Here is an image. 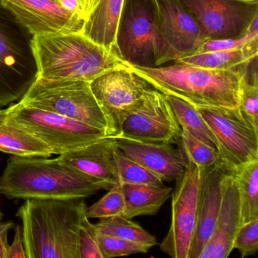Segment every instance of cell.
I'll return each instance as SVG.
<instances>
[{"mask_svg":"<svg viewBox=\"0 0 258 258\" xmlns=\"http://www.w3.org/2000/svg\"><path fill=\"white\" fill-rule=\"evenodd\" d=\"M114 137L117 149L166 182H173L185 170L178 149L169 143H146Z\"/></svg>","mask_w":258,"mask_h":258,"instance_id":"cell-17","label":"cell"},{"mask_svg":"<svg viewBox=\"0 0 258 258\" xmlns=\"http://www.w3.org/2000/svg\"><path fill=\"white\" fill-rule=\"evenodd\" d=\"M15 223L13 221L1 222L0 221V235L8 233L10 229L14 228Z\"/></svg>","mask_w":258,"mask_h":258,"instance_id":"cell-39","label":"cell"},{"mask_svg":"<svg viewBox=\"0 0 258 258\" xmlns=\"http://www.w3.org/2000/svg\"><path fill=\"white\" fill-rule=\"evenodd\" d=\"M125 200L123 216L132 220L140 216H153L170 199L173 188L141 184H120Z\"/></svg>","mask_w":258,"mask_h":258,"instance_id":"cell-21","label":"cell"},{"mask_svg":"<svg viewBox=\"0 0 258 258\" xmlns=\"http://www.w3.org/2000/svg\"><path fill=\"white\" fill-rule=\"evenodd\" d=\"M155 67L198 53L208 39L179 0H155Z\"/></svg>","mask_w":258,"mask_h":258,"instance_id":"cell-10","label":"cell"},{"mask_svg":"<svg viewBox=\"0 0 258 258\" xmlns=\"http://www.w3.org/2000/svg\"><path fill=\"white\" fill-rule=\"evenodd\" d=\"M117 149L114 136H107L81 149L60 155L59 158L92 177L114 185L119 183L114 158Z\"/></svg>","mask_w":258,"mask_h":258,"instance_id":"cell-19","label":"cell"},{"mask_svg":"<svg viewBox=\"0 0 258 258\" xmlns=\"http://www.w3.org/2000/svg\"><path fill=\"white\" fill-rule=\"evenodd\" d=\"M228 172L238 186L241 224L258 219V160Z\"/></svg>","mask_w":258,"mask_h":258,"instance_id":"cell-24","label":"cell"},{"mask_svg":"<svg viewBox=\"0 0 258 258\" xmlns=\"http://www.w3.org/2000/svg\"><path fill=\"white\" fill-rule=\"evenodd\" d=\"M233 248L239 250L242 258L256 253L258 250V219L240 226L234 238Z\"/></svg>","mask_w":258,"mask_h":258,"instance_id":"cell-33","label":"cell"},{"mask_svg":"<svg viewBox=\"0 0 258 258\" xmlns=\"http://www.w3.org/2000/svg\"><path fill=\"white\" fill-rule=\"evenodd\" d=\"M210 40L245 36L258 18V0H179Z\"/></svg>","mask_w":258,"mask_h":258,"instance_id":"cell-13","label":"cell"},{"mask_svg":"<svg viewBox=\"0 0 258 258\" xmlns=\"http://www.w3.org/2000/svg\"><path fill=\"white\" fill-rule=\"evenodd\" d=\"M202 169L188 161L172 191L170 229L160 247L173 258H190L199 214Z\"/></svg>","mask_w":258,"mask_h":258,"instance_id":"cell-11","label":"cell"},{"mask_svg":"<svg viewBox=\"0 0 258 258\" xmlns=\"http://www.w3.org/2000/svg\"><path fill=\"white\" fill-rule=\"evenodd\" d=\"M241 225V203L236 181L226 170L222 179L220 212L214 232L199 258H226L233 250V241Z\"/></svg>","mask_w":258,"mask_h":258,"instance_id":"cell-16","label":"cell"},{"mask_svg":"<svg viewBox=\"0 0 258 258\" xmlns=\"http://www.w3.org/2000/svg\"><path fill=\"white\" fill-rule=\"evenodd\" d=\"M34 35L81 33L85 21L57 0H0Z\"/></svg>","mask_w":258,"mask_h":258,"instance_id":"cell-15","label":"cell"},{"mask_svg":"<svg viewBox=\"0 0 258 258\" xmlns=\"http://www.w3.org/2000/svg\"><path fill=\"white\" fill-rule=\"evenodd\" d=\"M8 233L0 235V258H6L7 249H8V241H7Z\"/></svg>","mask_w":258,"mask_h":258,"instance_id":"cell-38","label":"cell"},{"mask_svg":"<svg viewBox=\"0 0 258 258\" xmlns=\"http://www.w3.org/2000/svg\"><path fill=\"white\" fill-rule=\"evenodd\" d=\"M39 78L91 82L122 64L114 52L96 44L81 33L34 35Z\"/></svg>","mask_w":258,"mask_h":258,"instance_id":"cell-4","label":"cell"},{"mask_svg":"<svg viewBox=\"0 0 258 258\" xmlns=\"http://www.w3.org/2000/svg\"><path fill=\"white\" fill-rule=\"evenodd\" d=\"M227 171L258 160V126L239 108L196 107Z\"/></svg>","mask_w":258,"mask_h":258,"instance_id":"cell-8","label":"cell"},{"mask_svg":"<svg viewBox=\"0 0 258 258\" xmlns=\"http://www.w3.org/2000/svg\"><path fill=\"white\" fill-rule=\"evenodd\" d=\"M90 84L95 97L114 120L117 131L125 117L152 87L123 63L99 75Z\"/></svg>","mask_w":258,"mask_h":258,"instance_id":"cell-14","label":"cell"},{"mask_svg":"<svg viewBox=\"0 0 258 258\" xmlns=\"http://www.w3.org/2000/svg\"><path fill=\"white\" fill-rule=\"evenodd\" d=\"M33 39L0 1V108L19 102L38 78Z\"/></svg>","mask_w":258,"mask_h":258,"instance_id":"cell-5","label":"cell"},{"mask_svg":"<svg viewBox=\"0 0 258 258\" xmlns=\"http://www.w3.org/2000/svg\"><path fill=\"white\" fill-rule=\"evenodd\" d=\"M1 111L3 117L41 140L55 155L81 149L108 136L102 130L19 102Z\"/></svg>","mask_w":258,"mask_h":258,"instance_id":"cell-7","label":"cell"},{"mask_svg":"<svg viewBox=\"0 0 258 258\" xmlns=\"http://www.w3.org/2000/svg\"><path fill=\"white\" fill-rule=\"evenodd\" d=\"M238 108L258 126L257 57L246 64Z\"/></svg>","mask_w":258,"mask_h":258,"instance_id":"cell-29","label":"cell"},{"mask_svg":"<svg viewBox=\"0 0 258 258\" xmlns=\"http://www.w3.org/2000/svg\"><path fill=\"white\" fill-rule=\"evenodd\" d=\"M96 226L98 232L137 243L149 249L158 244L154 235L143 229L139 223L123 216L100 219Z\"/></svg>","mask_w":258,"mask_h":258,"instance_id":"cell-25","label":"cell"},{"mask_svg":"<svg viewBox=\"0 0 258 258\" xmlns=\"http://www.w3.org/2000/svg\"><path fill=\"white\" fill-rule=\"evenodd\" d=\"M87 209L84 199L25 200L16 215L27 258H80L78 231Z\"/></svg>","mask_w":258,"mask_h":258,"instance_id":"cell-3","label":"cell"},{"mask_svg":"<svg viewBox=\"0 0 258 258\" xmlns=\"http://www.w3.org/2000/svg\"><path fill=\"white\" fill-rule=\"evenodd\" d=\"M257 52L258 37L239 49L199 52L179 58L177 61L210 70H229L250 62L257 57Z\"/></svg>","mask_w":258,"mask_h":258,"instance_id":"cell-23","label":"cell"},{"mask_svg":"<svg viewBox=\"0 0 258 258\" xmlns=\"http://www.w3.org/2000/svg\"><path fill=\"white\" fill-rule=\"evenodd\" d=\"M164 67H125L164 95L177 96L195 107L238 108L246 64L229 70H210L182 61Z\"/></svg>","mask_w":258,"mask_h":258,"instance_id":"cell-2","label":"cell"},{"mask_svg":"<svg viewBox=\"0 0 258 258\" xmlns=\"http://www.w3.org/2000/svg\"><path fill=\"white\" fill-rule=\"evenodd\" d=\"M97 234L96 224L90 223L86 214L81 220L78 231L80 258H102Z\"/></svg>","mask_w":258,"mask_h":258,"instance_id":"cell-32","label":"cell"},{"mask_svg":"<svg viewBox=\"0 0 258 258\" xmlns=\"http://www.w3.org/2000/svg\"><path fill=\"white\" fill-rule=\"evenodd\" d=\"M156 22L155 0H123L114 48L120 61L155 67Z\"/></svg>","mask_w":258,"mask_h":258,"instance_id":"cell-9","label":"cell"},{"mask_svg":"<svg viewBox=\"0 0 258 258\" xmlns=\"http://www.w3.org/2000/svg\"><path fill=\"white\" fill-rule=\"evenodd\" d=\"M258 37V22L256 21L250 25L249 32L241 38L224 39V40H207L199 49V52H214V51L230 50L239 49L247 43Z\"/></svg>","mask_w":258,"mask_h":258,"instance_id":"cell-34","label":"cell"},{"mask_svg":"<svg viewBox=\"0 0 258 258\" xmlns=\"http://www.w3.org/2000/svg\"><path fill=\"white\" fill-rule=\"evenodd\" d=\"M98 244L102 258L127 256L134 253H147L149 248L118 237L98 232Z\"/></svg>","mask_w":258,"mask_h":258,"instance_id":"cell-31","label":"cell"},{"mask_svg":"<svg viewBox=\"0 0 258 258\" xmlns=\"http://www.w3.org/2000/svg\"><path fill=\"white\" fill-rule=\"evenodd\" d=\"M79 1L81 3V6H82L84 16H85V19L87 20L90 15L91 14L92 12L96 8L99 0H79Z\"/></svg>","mask_w":258,"mask_h":258,"instance_id":"cell-37","label":"cell"},{"mask_svg":"<svg viewBox=\"0 0 258 258\" xmlns=\"http://www.w3.org/2000/svg\"><path fill=\"white\" fill-rule=\"evenodd\" d=\"M3 217H4V214H3L2 211H0V221L2 220Z\"/></svg>","mask_w":258,"mask_h":258,"instance_id":"cell-40","label":"cell"},{"mask_svg":"<svg viewBox=\"0 0 258 258\" xmlns=\"http://www.w3.org/2000/svg\"><path fill=\"white\" fill-rule=\"evenodd\" d=\"M178 150L183 159L184 165L190 161L202 169L223 164L215 146L208 144L191 134L182 131L177 143Z\"/></svg>","mask_w":258,"mask_h":258,"instance_id":"cell-27","label":"cell"},{"mask_svg":"<svg viewBox=\"0 0 258 258\" xmlns=\"http://www.w3.org/2000/svg\"><path fill=\"white\" fill-rule=\"evenodd\" d=\"M165 96L182 131L191 134L193 137L208 144L215 146L212 134L197 108L177 96Z\"/></svg>","mask_w":258,"mask_h":258,"instance_id":"cell-26","label":"cell"},{"mask_svg":"<svg viewBox=\"0 0 258 258\" xmlns=\"http://www.w3.org/2000/svg\"><path fill=\"white\" fill-rule=\"evenodd\" d=\"M226 171L223 164L202 170L197 227L190 258H199L214 232L221 205L222 179Z\"/></svg>","mask_w":258,"mask_h":258,"instance_id":"cell-18","label":"cell"},{"mask_svg":"<svg viewBox=\"0 0 258 258\" xmlns=\"http://www.w3.org/2000/svg\"><path fill=\"white\" fill-rule=\"evenodd\" d=\"M57 1L63 8L80 16L84 21L86 20L84 10H83L82 6H81L79 0H57Z\"/></svg>","mask_w":258,"mask_h":258,"instance_id":"cell-36","label":"cell"},{"mask_svg":"<svg viewBox=\"0 0 258 258\" xmlns=\"http://www.w3.org/2000/svg\"><path fill=\"white\" fill-rule=\"evenodd\" d=\"M119 183L141 184L163 186L164 181L145 168L141 164L126 156L118 149L114 154Z\"/></svg>","mask_w":258,"mask_h":258,"instance_id":"cell-28","label":"cell"},{"mask_svg":"<svg viewBox=\"0 0 258 258\" xmlns=\"http://www.w3.org/2000/svg\"><path fill=\"white\" fill-rule=\"evenodd\" d=\"M0 151L23 158H49V148L32 134L3 117L0 110Z\"/></svg>","mask_w":258,"mask_h":258,"instance_id":"cell-22","label":"cell"},{"mask_svg":"<svg viewBox=\"0 0 258 258\" xmlns=\"http://www.w3.org/2000/svg\"><path fill=\"white\" fill-rule=\"evenodd\" d=\"M182 129L164 93L152 88L119 125L116 137L176 144Z\"/></svg>","mask_w":258,"mask_h":258,"instance_id":"cell-12","label":"cell"},{"mask_svg":"<svg viewBox=\"0 0 258 258\" xmlns=\"http://www.w3.org/2000/svg\"><path fill=\"white\" fill-rule=\"evenodd\" d=\"M6 258H27L26 250L24 245L22 226L15 228V236L13 244L7 249Z\"/></svg>","mask_w":258,"mask_h":258,"instance_id":"cell-35","label":"cell"},{"mask_svg":"<svg viewBox=\"0 0 258 258\" xmlns=\"http://www.w3.org/2000/svg\"><path fill=\"white\" fill-rule=\"evenodd\" d=\"M125 200L120 183L111 187L109 191L100 200L87 208V216L90 218H109L123 216Z\"/></svg>","mask_w":258,"mask_h":258,"instance_id":"cell-30","label":"cell"},{"mask_svg":"<svg viewBox=\"0 0 258 258\" xmlns=\"http://www.w3.org/2000/svg\"><path fill=\"white\" fill-rule=\"evenodd\" d=\"M123 0H99L96 8L84 22L81 34L114 52L116 33Z\"/></svg>","mask_w":258,"mask_h":258,"instance_id":"cell-20","label":"cell"},{"mask_svg":"<svg viewBox=\"0 0 258 258\" xmlns=\"http://www.w3.org/2000/svg\"><path fill=\"white\" fill-rule=\"evenodd\" d=\"M19 102L86 123L105 131L108 136L117 134L114 120L98 102L87 81L38 77Z\"/></svg>","mask_w":258,"mask_h":258,"instance_id":"cell-6","label":"cell"},{"mask_svg":"<svg viewBox=\"0 0 258 258\" xmlns=\"http://www.w3.org/2000/svg\"><path fill=\"white\" fill-rule=\"evenodd\" d=\"M114 185L92 177L60 159L9 158L0 193L9 199H85Z\"/></svg>","mask_w":258,"mask_h":258,"instance_id":"cell-1","label":"cell"}]
</instances>
